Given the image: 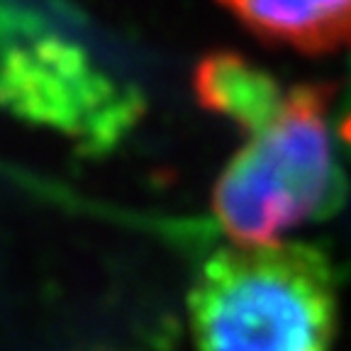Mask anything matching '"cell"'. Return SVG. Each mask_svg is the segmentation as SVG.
<instances>
[{
	"label": "cell",
	"mask_w": 351,
	"mask_h": 351,
	"mask_svg": "<svg viewBox=\"0 0 351 351\" xmlns=\"http://www.w3.org/2000/svg\"><path fill=\"white\" fill-rule=\"evenodd\" d=\"M332 98V83H298L285 88L266 120L244 132L247 139L213 191L215 219L232 241H280L344 203L346 178L329 125Z\"/></svg>",
	"instance_id": "7a4b0ae2"
},
{
	"label": "cell",
	"mask_w": 351,
	"mask_h": 351,
	"mask_svg": "<svg viewBox=\"0 0 351 351\" xmlns=\"http://www.w3.org/2000/svg\"><path fill=\"white\" fill-rule=\"evenodd\" d=\"M3 98L22 120L66 137L110 144L137 117V95L122 88L76 39L56 34L25 5H5Z\"/></svg>",
	"instance_id": "3957f363"
},
{
	"label": "cell",
	"mask_w": 351,
	"mask_h": 351,
	"mask_svg": "<svg viewBox=\"0 0 351 351\" xmlns=\"http://www.w3.org/2000/svg\"><path fill=\"white\" fill-rule=\"evenodd\" d=\"M285 88L234 51H215L195 69V95L203 108L230 117L241 132L256 127L280 103Z\"/></svg>",
	"instance_id": "5b68a950"
},
{
	"label": "cell",
	"mask_w": 351,
	"mask_h": 351,
	"mask_svg": "<svg viewBox=\"0 0 351 351\" xmlns=\"http://www.w3.org/2000/svg\"><path fill=\"white\" fill-rule=\"evenodd\" d=\"M247 29L302 54L351 49V0H217Z\"/></svg>",
	"instance_id": "277c9868"
},
{
	"label": "cell",
	"mask_w": 351,
	"mask_h": 351,
	"mask_svg": "<svg viewBox=\"0 0 351 351\" xmlns=\"http://www.w3.org/2000/svg\"><path fill=\"white\" fill-rule=\"evenodd\" d=\"M188 322L197 351H332V263L305 241H232L197 269Z\"/></svg>",
	"instance_id": "6da1fadb"
}]
</instances>
